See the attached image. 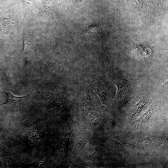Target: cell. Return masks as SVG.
Segmentation results:
<instances>
[{
  "instance_id": "7a4b0ae2",
  "label": "cell",
  "mask_w": 168,
  "mask_h": 168,
  "mask_svg": "<svg viewBox=\"0 0 168 168\" xmlns=\"http://www.w3.org/2000/svg\"><path fill=\"white\" fill-rule=\"evenodd\" d=\"M88 83L89 86L93 89L99 96L102 104L107 105L110 92L104 79L99 76L92 75L89 77Z\"/></svg>"
},
{
  "instance_id": "8fae6325",
  "label": "cell",
  "mask_w": 168,
  "mask_h": 168,
  "mask_svg": "<svg viewBox=\"0 0 168 168\" xmlns=\"http://www.w3.org/2000/svg\"><path fill=\"white\" fill-rule=\"evenodd\" d=\"M128 2L132 6L139 8H143L145 6L142 0H128Z\"/></svg>"
},
{
  "instance_id": "6da1fadb",
  "label": "cell",
  "mask_w": 168,
  "mask_h": 168,
  "mask_svg": "<svg viewBox=\"0 0 168 168\" xmlns=\"http://www.w3.org/2000/svg\"><path fill=\"white\" fill-rule=\"evenodd\" d=\"M109 76L117 88L116 98L118 103L119 105L124 104L130 99L135 91L134 83L122 79L113 72Z\"/></svg>"
},
{
  "instance_id": "5bb4252c",
  "label": "cell",
  "mask_w": 168,
  "mask_h": 168,
  "mask_svg": "<svg viewBox=\"0 0 168 168\" xmlns=\"http://www.w3.org/2000/svg\"><path fill=\"white\" fill-rule=\"evenodd\" d=\"M115 0L117 1H119H119H120V0Z\"/></svg>"
},
{
  "instance_id": "9c48e42d",
  "label": "cell",
  "mask_w": 168,
  "mask_h": 168,
  "mask_svg": "<svg viewBox=\"0 0 168 168\" xmlns=\"http://www.w3.org/2000/svg\"><path fill=\"white\" fill-rule=\"evenodd\" d=\"M151 9H159L161 7L163 0H147Z\"/></svg>"
},
{
  "instance_id": "5b68a950",
  "label": "cell",
  "mask_w": 168,
  "mask_h": 168,
  "mask_svg": "<svg viewBox=\"0 0 168 168\" xmlns=\"http://www.w3.org/2000/svg\"><path fill=\"white\" fill-rule=\"evenodd\" d=\"M152 144V142L147 138H139L127 143V147L136 149L144 150L147 149Z\"/></svg>"
},
{
  "instance_id": "ba28073f",
  "label": "cell",
  "mask_w": 168,
  "mask_h": 168,
  "mask_svg": "<svg viewBox=\"0 0 168 168\" xmlns=\"http://www.w3.org/2000/svg\"><path fill=\"white\" fill-rule=\"evenodd\" d=\"M110 141L114 144L123 146H127V143L119 136L113 134L109 135Z\"/></svg>"
},
{
  "instance_id": "7c38bea8",
  "label": "cell",
  "mask_w": 168,
  "mask_h": 168,
  "mask_svg": "<svg viewBox=\"0 0 168 168\" xmlns=\"http://www.w3.org/2000/svg\"><path fill=\"white\" fill-rule=\"evenodd\" d=\"M84 0H73L72 2L74 9L79 8L82 6Z\"/></svg>"
},
{
  "instance_id": "3957f363",
  "label": "cell",
  "mask_w": 168,
  "mask_h": 168,
  "mask_svg": "<svg viewBox=\"0 0 168 168\" xmlns=\"http://www.w3.org/2000/svg\"><path fill=\"white\" fill-rule=\"evenodd\" d=\"M88 86L85 82L80 83L78 100L80 105L83 107L91 106L93 104V100L89 93Z\"/></svg>"
},
{
  "instance_id": "30bf717a",
  "label": "cell",
  "mask_w": 168,
  "mask_h": 168,
  "mask_svg": "<svg viewBox=\"0 0 168 168\" xmlns=\"http://www.w3.org/2000/svg\"><path fill=\"white\" fill-rule=\"evenodd\" d=\"M156 144L158 146L162 143L166 142L168 141V134L166 133H164L158 136L155 141Z\"/></svg>"
},
{
  "instance_id": "8992f818",
  "label": "cell",
  "mask_w": 168,
  "mask_h": 168,
  "mask_svg": "<svg viewBox=\"0 0 168 168\" xmlns=\"http://www.w3.org/2000/svg\"><path fill=\"white\" fill-rule=\"evenodd\" d=\"M150 100L142 97H138L134 100L130 113L131 120L136 114L140 113L144 107L149 102Z\"/></svg>"
},
{
  "instance_id": "4fadbf2b",
  "label": "cell",
  "mask_w": 168,
  "mask_h": 168,
  "mask_svg": "<svg viewBox=\"0 0 168 168\" xmlns=\"http://www.w3.org/2000/svg\"><path fill=\"white\" fill-rule=\"evenodd\" d=\"M161 87L164 91H166L167 90L168 81L161 85Z\"/></svg>"
},
{
  "instance_id": "277c9868",
  "label": "cell",
  "mask_w": 168,
  "mask_h": 168,
  "mask_svg": "<svg viewBox=\"0 0 168 168\" xmlns=\"http://www.w3.org/2000/svg\"><path fill=\"white\" fill-rule=\"evenodd\" d=\"M76 133L77 139L73 153H80L83 150L85 147L90 141L89 134L86 131L75 129Z\"/></svg>"
},
{
  "instance_id": "52a82bcc",
  "label": "cell",
  "mask_w": 168,
  "mask_h": 168,
  "mask_svg": "<svg viewBox=\"0 0 168 168\" xmlns=\"http://www.w3.org/2000/svg\"><path fill=\"white\" fill-rule=\"evenodd\" d=\"M156 110L154 107H150L148 108L140 117L135 121L136 123L135 127L138 129L144 126L153 115Z\"/></svg>"
}]
</instances>
